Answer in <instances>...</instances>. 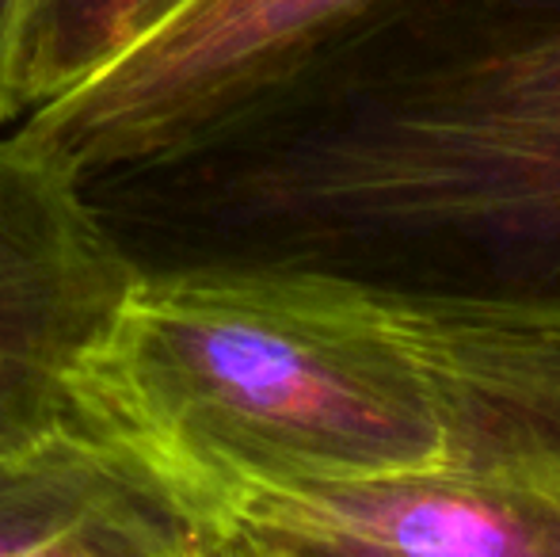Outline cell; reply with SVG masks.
I'll use <instances>...</instances> for the list:
<instances>
[{
    "instance_id": "6da1fadb",
    "label": "cell",
    "mask_w": 560,
    "mask_h": 557,
    "mask_svg": "<svg viewBox=\"0 0 560 557\" xmlns=\"http://www.w3.org/2000/svg\"><path fill=\"white\" fill-rule=\"evenodd\" d=\"M73 405L199 527L244 481L560 489V298L275 256L141 268Z\"/></svg>"
},
{
    "instance_id": "7a4b0ae2",
    "label": "cell",
    "mask_w": 560,
    "mask_h": 557,
    "mask_svg": "<svg viewBox=\"0 0 560 557\" xmlns=\"http://www.w3.org/2000/svg\"><path fill=\"white\" fill-rule=\"evenodd\" d=\"M172 172L275 260L560 298V0H374Z\"/></svg>"
},
{
    "instance_id": "3957f363",
    "label": "cell",
    "mask_w": 560,
    "mask_h": 557,
    "mask_svg": "<svg viewBox=\"0 0 560 557\" xmlns=\"http://www.w3.org/2000/svg\"><path fill=\"white\" fill-rule=\"evenodd\" d=\"M374 0H187L15 135L77 176H156L218 146Z\"/></svg>"
},
{
    "instance_id": "277c9868",
    "label": "cell",
    "mask_w": 560,
    "mask_h": 557,
    "mask_svg": "<svg viewBox=\"0 0 560 557\" xmlns=\"http://www.w3.org/2000/svg\"><path fill=\"white\" fill-rule=\"evenodd\" d=\"M138 276L89 187L0 138V451L77 420L73 382Z\"/></svg>"
},
{
    "instance_id": "5b68a950",
    "label": "cell",
    "mask_w": 560,
    "mask_h": 557,
    "mask_svg": "<svg viewBox=\"0 0 560 557\" xmlns=\"http://www.w3.org/2000/svg\"><path fill=\"white\" fill-rule=\"evenodd\" d=\"M202 531H252L313 557H560V489L457 477L244 481Z\"/></svg>"
},
{
    "instance_id": "8992f818",
    "label": "cell",
    "mask_w": 560,
    "mask_h": 557,
    "mask_svg": "<svg viewBox=\"0 0 560 557\" xmlns=\"http://www.w3.org/2000/svg\"><path fill=\"white\" fill-rule=\"evenodd\" d=\"M0 557H210V538L138 462L69 420L0 451Z\"/></svg>"
},
{
    "instance_id": "52a82bcc",
    "label": "cell",
    "mask_w": 560,
    "mask_h": 557,
    "mask_svg": "<svg viewBox=\"0 0 560 557\" xmlns=\"http://www.w3.org/2000/svg\"><path fill=\"white\" fill-rule=\"evenodd\" d=\"M187 0H20L12 112L27 119L156 31Z\"/></svg>"
},
{
    "instance_id": "ba28073f",
    "label": "cell",
    "mask_w": 560,
    "mask_h": 557,
    "mask_svg": "<svg viewBox=\"0 0 560 557\" xmlns=\"http://www.w3.org/2000/svg\"><path fill=\"white\" fill-rule=\"evenodd\" d=\"M210 557H313L290 543L267 535H252V531H229V535L210 538Z\"/></svg>"
},
{
    "instance_id": "9c48e42d",
    "label": "cell",
    "mask_w": 560,
    "mask_h": 557,
    "mask_svg": "<svg viewBox=\"0 0 560 557\" xmlns=\"http://www.w3.org/2000/svg\"><path fill=\"white\" fill-rule=\"evenodd\" d=\"M20 0H0V123H15L12 112V46Z\"/></svg>"
}]
</instances>
